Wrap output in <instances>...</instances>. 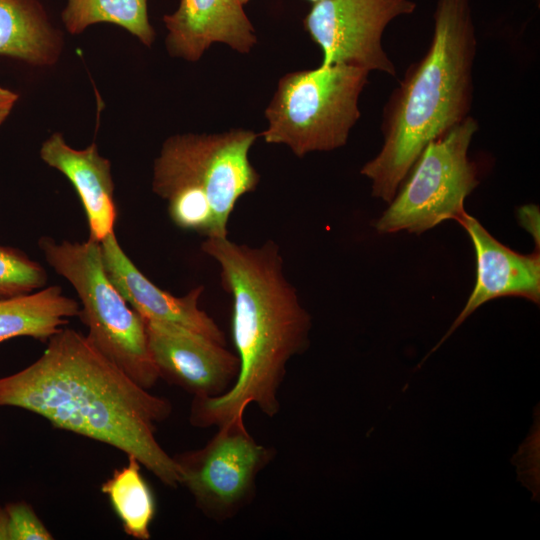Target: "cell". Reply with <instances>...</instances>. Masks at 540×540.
Returning a JSON list of instances; mask_svg holds the SVG:
<instances>
[{
    "instance_id": "obj_1",
    "label": "cell",
    "mask_w": 540,
    "mask_h": 540,
    "mask_svg": "<svg viewBox=\"0 0 540 540\" xmlns=\"http://www.w3.org/2000/svg\"><path fill=\"white\" fill-rule=\"evenodd\" d=\"M0 407L30 411L110 445L137 458L164 485L179 486L174 460L155 437L171 402L138 385L74 329L61 328L35 362L0 378Z\"/></svg>"
},
{
    "instance_id": "obj_2",
    "label": "cell",
    "mask_w": 540,
    "mask_h": 540,
    "mask_svg": "<svg viewBox=\"0 0 540 540\" xmlns=\"http://www.w3.org/2000/svg\"><path fill=\"white\" fill-rule=\"evenodd\" d=\"M201 249L218 264L221 286L232 298L239 373L223 395L193 397L189 422L218 427L244 415L251 404L272 418L281 409L278 394L288 362L309 346L311 316L284 275L274 241L249 246L228 237L205 238Z\"/></svg>"
},
{
    "instance_id": "obj_3",
    "label": "cell",
    "mask_w": 540,
    "mask_h": 540,
    "mask_svg": "<svg viewBox=\"0 0 540 540\" xmlns=\"http://www.w3.org/2000/svg\"><path fill=\"white\" fill-rule=\"evenodd\" d=\"M425 55L411 64L383 108V145L360 173L389 203L425 146L459 124L473 101L476 34L470 0H437Z\"/></svg>"
},
{
    "instance_id": "obj_4",
    "label": "cell",
    "mask_w": 540,
    "mask_h": 540,
    "mask_svg": "<svg viewBox=\"0 0 540 540\" xmlns=\"http://www.w3.org/2000/svg\"><path fill=\"white\" fill-rule=\"evenodd\" d=\"M258 136L232 129L175 135L164 142L154 163L152 189L167 202L174 225L205 238L228 237L238 200L253 192L260 180L249 160Z\"/></svg>"
},
{
    "instance_id": "obj_5",
    "label": "cell",
    "mask_w": 540,
    "mask_h": 540,
    "mask_svg": "<svg viewBox=\"0 0 540 540\" xmlns=\"http://www.w3.org/2000/svg\"><path fill=\"white\" fill-rule=\"evenodd\" d=\"M38 245L49 266L75 289L88 341L138 385L152 388L160 377L148 348L145 321L108 278L100 244L91 239L57 242L45 236Z\"/></svg>"
},
{
    "instance_id": "obj_6",
    "label": "cell",
    "mask_w": 540,
    "mask_h": 540,
    "mask_svg": "<svg viewBox=\"0 0 540 540\" xmlns=\"http://www.w3.org/2000/svg\"><path fill=\"white\" fill-rule=\"evenodd\" d=\"M368 75L343 63L284 75L265 110L264 141L287 145L297 157L344 146L360 118L358 101Z\"/></svg>"
},
{
    "instance_id": "obj_7",
    "label": "cell",
    "mask_w": 540,
    "mask_h": 540,
    "mask_svg": "<svg viewBox=\"0 0 540 540\" xmlns=\"http://www.w3.org/2000/svg\"><path fill=\"white\" fill-rule=\"evenodd\" d=\"M478 128L469 115L425 146L374 223L378 233L421 234L446 220H460L466 197L479 184L477 167L468 158Z\"/></svg>"
},
{
    "instance_id": "obj_8",
    "label": "cell",
    "mask_w": 540,
    "mask_h": 540,
    "mask_svg": "<svg viewBox=\"0 0 540 540\" xmlns=\"http://www.w3.org/2000/svg\"><path fill=\"white\" fill-rule=\"evenodd\" d=\"M208 442L172 456L179 485L191 494L208 519L223 523L236 517L256 496L259 474L275 458L273 447L248 432L244 415L217 427Z\"/></svg>"
},
{
    "instance_id": "obj_9",
    "label": "cell",
    "mask_w": 540,
    "mask_h": 540,
    "mask_svg": "<svg viewBox=\"0 0 540 540\" xmlns=\"http://www.w3.org/2000/svg\"><path fill=\"white\" fill-rule=\"evenodd\" d=\"M412 0H320L313 3L303 25L323 52L320 66L349 64L396 76L382 46L387 25L414 12Z\"/></svg>"
},
{
    "instance_id": "obj_10",
    "label": "cell",
    "mask_w": 540,
    "mask_h": 540,
    "mask_svg": "<svg viewBox=\"0 0 540 540\" xmlns=\"http://www.w3.org/2000/svg\"><path fill=\"white\" fill-rule=\"evenodd\" d=\"M144 321L160 378L199 398L218 397L232 387L239 359L225 345L183 326Z\"/></svg>"
},
{
    "instance_id": "obj_11",
    "label": "cell",
    "mask_w": 540,
    "mask_h": 540,
    "mask_svg": "<svg viewBox=\"0 0 540 540\" xmlns=\"http://www.w3.org/2000/svg\"><path fill=\"white\" fill-rule=\"evenodd\" d=\"M468 233L476 256V282L466 305L438 344L426 355L418 368L448 337L486 302L500 297H522L539 304L540 254L513 251L494 238L481 223L467 212L458 221Z\"/></svg>"
},
{
    "instance_id": "obj_12",
    "label": "cell",
    "mask_w": 540,
    "mask_h": 540,
    "mask_svg": "<svg viewBox=\"0 0 540 540\" xmlns=\"http://www.w3.org/2000/svg\"><path fill=\"white\" fill-rule=\"evenodd\" d=\"M99 244L108 278L143 319L183 326L226 346L224 332L199 307L204 286L194 287L184 296H174L159 288L136 267L114 232Z\"/></svg>"
},
{
    "instance_id": "obj_13",
    "label": "cell",
    "mask_w": 540,
    "mask_h": 540,
    "mask_svg": "<svg viewBox=\"0 0 540 540\" xmlns=\"http://www.w3.org/2000/svg\"><path fill=\"white\" fill-rule=\"evenodd\" d=\"M163 21L169 53L188 61L199 60L215 42L239 53L250 52L257 42L240 0H180L178 9Z\"/></svg>"
},
{
    "instance_id": "obj_14",
    "label": "cell",
    "mask_w": 540,
    "mask_h": 540,
    "mask_svg": "<svg viewBox=\"0 0 540 540\" xmlns=\"http://www.w3.org/2000/svg\"><path fill=\"white\" fill-rule=\"evenodd\" d=\"M42 160L64 174L75 188L86 214L89 239L100 243L114 232L117 207L110 161L92 143L85 149L70 147L54 133L40 150Z\"/></svg>"
},
{
    "instance_id": "obj_15",
    "label": "cell",
    "mask_w": 540,
    "mask_h": 540,
    "mask_svg": "<svg viewBox=\"0 0 540 540\" xmlns=\"http://www.w3.org/2000/svg\"><path fill=\"white\" fill-rule=\"evenodd\" d=\"M79 312L80 304L58 285L0 298V343L15 337L46 342Z\"/></svg>"
},
{
    "instance_id": "obj_16",
    "label": "cell",
    "mask_w": 540,
    "mask_h": 540,
    "mask_svg": "<svg viewBox=\"0 0 540 540\" xmlns=\"http://www.w3.org/2000/svg\"><path fill=\"white\" fill-rule=\"evenodd\" d=\"M59 52V36L35 0H0V55L47 65Z\"/></svg>"
},
{
    "instance_id": "obj_17",
    "label": "cell",
    "mask_w": 540,
    "mask_h": 540,
    "mask_svg": "<svg viewBox=\"0 0 540 540\" xmlns=\"http://www.w3.org/2000/svg\"><path fill=\"white\" fill-rule=\"evenodd\" d=\"M116 469L101 486L125 533L138 540L151 538L150 527L156 514L153 492L141 473V463L134 456Z\"/></svg>"
},
{
    "instance_id": "obj_18",
    "label": "cell",
    "mask_w": 540,
    "mask_h": 540,
    "mask_svg": "<svg viewBox=\"0 0 540 540\" xmlns=\"http://www.w3.org/2000/svg\"><path fill=\"white\" fill-rule=\"evenodd\" d=\"M62 19L72 34L91 24L108 22L125 28L147 46L155 37L149 23L147 0H68Z\"/></svg>"
},
{
    "instance_id": "obj_19",
    "label": "cell",
    "mask_w": 540,
    "mask_h": 540,
    "mask_svg": "<svg viewBox=\"0 0 540 540\" xmlns=\"http://www.w3.org/2000/svg\"><path fill=\"white\" fill-rule=\"evenodd\" d=\"M45 269L18 249L0 245V298L28 294L47 283Z\"/></svg>"
},
{
    "instance_id": "obj_20",
    "label": "cell",
    "mask_w": 540,
    "mask_h": 540,
    "mask_svg": "<svg viewBox=\"0 0 540 540\" xmlns=\"http://www.w3.org/2000/svg\"><path fill=\"white\" fill-rule=\"evenodd\" d=\"M4 507L8 517L9 540L53 539V535L28 503L13 502Z\"/></svg>"
},
{
    "instance_id": "obj_21",
    "label": "cell",
    "mask_w": 540,
    "mask_h": 540,
    "mask_svg": "<svg viewBox=\"0 0 540 540\" xmlns=\"http://www.w3.org/2000/svg\"><path fill=\"white\" fill-rule=\"evenodd\" d=\"M517 216L520 225L531 234L537 245V248H539V207L533 204L521 206L517 211Z\"/></svg>"
},
{
    "instance_id": "obj_22",
    "label": "cell",
    "mask_w": 540,
    "mask_h": 540,
    "mask_svg": "<svg viewBox=\"0 0 540 540\" xmlns=\"http://www.w3.org/2000/svg\"><path fill=\"white\" fill-rule=\"evenodd\" d=\"M17 99V94L0 87V124L7 118Z\"/></svg>"
},
{
    "instance_id": "obj_23",
    "label": "cell",
    "mask_w": 540,
    "mask_h": 540,
    "mask_svg": "<svg viewBox=\"0 0 540 540\" xmlns=\"http://www.w3.org/2000/svg\"><path fill=\"white\" fill-rule=\"evenodd\" d=\"M0 540H9L8 517L5 507H0Z\"/></svg>"
},
{
    "instance_id": "obj_24",
    "label": "cell",
    "mask_w": 540,
    "mask_h": 540,
    "mask_svg": "<svg viewBox=\"0 0 540 540\" xmlns=\"http://www.w3.org/2000/svg\"><path fill=\"white\" fill-rule=\"evenodd\" d=\"M249 0H240V2L244 5L248 2Z\"/></svg>"
},
{
    "instance_id": "obj_25",
    "label": "cell",
    "mask_w": 540,
    "mask_h": 540,
    "mask_svg": "<svg viewBox=\"0 0 540 540\" xmlns=\"http://www.w3.org/2000/svg\"><path fill=\"white\" fill-rule=\"evenodd\" d=\"M308 1H311V2L314 3V2H317V1H320V0H308Z\"/></svg>"
}]
</instances>
